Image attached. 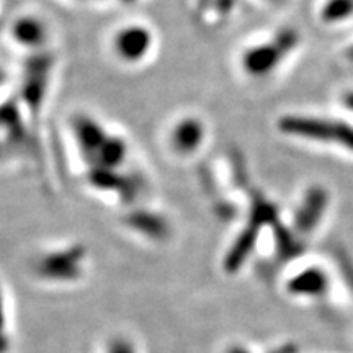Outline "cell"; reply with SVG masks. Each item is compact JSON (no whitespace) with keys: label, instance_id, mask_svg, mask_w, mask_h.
<instances>
[{"label":"cell","instance_id":"obj_1","mask_svg":"<svg viewBox=\"0 0 353 353\" xmlns=\"http://www.w3.org/2000/svg\"><path fill=\"white\" fill-rule=\"evenodd\" d=\"M52 69L54 56L48 51H37L25 59L21 69L20 100L32 117H38L41 113L50 90Z\"/></svg>","mask_w":353,"mask_h":353},{"label":"cell","instance_id":"obj_2","mask_svg":"<svg viewBox=\"0 0 353 353\" xmlns=\"http://www.w3.org/2000/svg\"><path fill=\"white\" fill-rule=\"evenodd\" d=\"M278 130L283 134L294 136V138L337 144L353 151V126L345 125V123L288 114L278 121Z\"/></svg>","mask_w":353,"mask_h":353},{"label":"cell","instance_id":"obj_3","mask_svg":"<svg viewBox=\"0 0 353 353\" xmlns=\"http://www.w3.org/2000/svg\"><path fill=\"white\" fill-rule=\"evenodd\" d=\"M298 41L299 37L294 30H281L268 43L257 44V46L245 50L241 59L242 69L247 76L255 79L268 76L298 46Z\"/></svg>","mask_w":353,"mask_h":353},{"label":"cell","instance_id":"obj_4","mask_svg":"<svg viewBox=\"0 0 353 353\" xmlns=\"http://www.w3.org/2000/svg\"><path fill=\"white\" fill-rule=\"evenodd\" d=\"M87 257L83 245H70L43 255L37 262V275L50 281H74L82 275V267Z\"/></svg>","mask_w":353,"mask_h":353},{"label":"cell","instance_id":"obj_5","mask_svg":"<svg viewBox=\"0 0 353 353\" xmlns=\"http://www.w3.org/2000/svg\"><path fill=\"white\" fill-rule=\"evenodd\" d=\"M113 48L125 63H139L152 48V33L143 25H128L114 34Z\"/></svg>","mask_w":353,"mask_h":353},{"label":"cell","instance_id":"obj_6","mask_svg":"<svg viewBox=\"0 0 353 353\" xmlns=\"http://www.w3.org/2000/svg\"><path fill=\"white\" fill-rule=\"evenodd\" d=\"M88 183L101 192H117L125 203H132L139 193V180L136 176L120 174L114 169L94 165L88 170Z\"/></svg>","mask_w":353,"mask_h":353},{"label":"cell","instance_id":"obj_7","mask_svg":"<svg viewBox=\"0 0 353 353\" xmlns=\"http://www.w3.org/2000/svg\"><path fill=\"white\" fill-rule=\"evenodd\" d=\"M72 131L76 136L77 145L81 148L82 156L87 159L90 164H94L97 154L103 145L105 139L108 138L107 131L101 128L99 121L87 114H76L72 120Z\"/></svg>","mask_w":353,"mask_h":353},{"label":"cell","instance_id":"obj_8","mask_svg":"<svg viewBox=\"0 0 353 353\" xmlns=\"http://www.w3.org/2000/svg\"><path fill=\"white\" fill-rule=\"evenodd\" d=\"M125 224L148 239L162 242L170 237V224L164 216L149 210H132L125 216Z\"/></svg>","mask_w":353,"mask_h":353},{"label":"cell","instance_id":"obj_9","mask_svg":"<svg viewBox=\"0 0 353 353\" xmlns=\"http://www.w3.org/2000/svg\"><path fill=\"white\" fill-rule=\"evenodd\" d=\"M329 276L319 267H307L290 278L286 283V291L294 296L319 298L327 293Z\"/></svg>","mask_w":353,"mask_h":353},{"label":"cell","instance_id":"obj_10","mask_svg":"<svg viewBox=\"0 0 353 353\" xmlns=\"http://www.w3.org/2000/svg\"><path fill=\"white\" fill-rule=\"evenodd\" d=\"M206 131L201 120L195 117H187L180 120L172 131V148L182 156H190L201 148Z\"/></svg>","mask_w":353,"mask_h":353},{"label":"cell","instance_id":"obj_11","mask_svg":"<svg viewBox=\"0 0 353 353\" xmlns=\"http://www.w3.org/2000/svg\"><path fill=\"white\" fill-rule=\"evenodd\" d=\"M0 130L6 132L8 143L15 148H28L30 134L23 114L17 100H7L0 105Z\"/></svg>","mask_w":353,"mask_h":353},{"label":"cell","instance_id":"obj_12","mask_svg":"<svg viewBox=\"0 0 353 353\" xmlns=\"http://www.w3.org/2000/svg\"><path fill=\"white\" fill-rule=\"evenodd\" d=\"M325 205H327V195L322 188H311L304 195V200L294 214V226L299 232L312 231L324 214Z\"/></svg>","mask_w":353,"mask_h":353},{"label":"cell","instance_id":"obj_13","mask_svg":"<svg viewBox=\"0 0 353 353\" xmlns=\"http://www.w3.org/2000/svg\"><path fill=\"white\" fill-rule=\"evenodd\" d=\"M259 232L260 229L257 226H252V224L247 223V226L239 232V236L232 242L231 249L228 250L226 257H224V270L228 273H236L244 267L245 260L250 257L255 245H257Z\"/></svg>","mask_w":353,"mask_h":353},{"label":"cell","instance_id":"obj_14","mask_svg":"<svg viewBox=\"0 0 353 353\" xmlns=\"http://www.w3.org/2000/svg\"><path fill=\"white\" fill-rule=\"evenodd\" d=\"M12 37L21 46L39 50L48 38V28L37 17L25 15L13 21Z\"/></svg>","mask_w":353,"mask_h":353},{"label":"cell","instance_id":"obj_15","mask_svg":"<svg viewBox=\"0 0 353 353\" xmlns=\"http://www.w3.org/2000/svg\"><path fill=\"white\" fill-rule=\"evenodd\" d=\"M128 156V144L126 141L120 138V136H108L105 139L103 145L100 148L99 154H97L95 162L92 167H105V169H114L118 170L125 159Z\"/></svg>","mask_w":353,"mask_h":353},{"label":"cell","instance_id":"obj_16","mask_svg":"<svg viewBox=\"0 0 353 353\" xmlns=\"http://www.w3.org/2000/svg\"><path fill=\"white\" fill-rule=\"evenodd\" d=\"M353 15V0H325L321 8V19L324 23H337Z\"/></svg>","mask_w":353,"mask_h":353},{"label":"cell","instance_id":"obj_17","mask_svg":"<svg viewBox=\"0 0 353 353\" xmlns=\"http://www.w3.org/2000/svg\"><path fill=\"white\" fill-rule=\"evenodd\" d=\"M8 341L6 334V304H3L2 290H0V353L7 350Z\"/></svg>","mask_w":353,"mask_h":353},{"label":"cell","instance_id":"obj_18","mask_svg":"<svg viewBox=\"0 0 353 353\" xmlns=\"http://www.w3.org/2000/svg\"><path fill=\"white\" fill-rule=\"evenodd\" d=\"M108 353H134V348L125 339H114L108 348Z\"/></svg>","mask_w":353,"mask_h":353},{"label":"cell","instance_id":"obj_19","mask_svg":"<svg viewBox=\"0 0 353 353\" xmlns=\"http://www.w3.org/2000/svg\"><path fill=\"white\" fill-rule=\"evenodd\" d=\"M343 107L353 112V92H348L347 95H343Z\"/></svg>","mask_w":353,"mask_h":353},{"label":"cell","instance_id":"obj_20","mask_svg":"<svg viewBox=\"0 0 353 353\" xmlns=\"http://www.w3.org/2000/svg\"><path fill=\"white\" fill-rule=\"evenodd\" d=\"M6 82H7V72L0 68V87H2Z\"/></svg>","mask_w":353,"mask_h":353},{"label":"cell","instance_id":"obj_21","mask_svg":"<svg viewBox=\"0 0 353 353\" xmlns=\"http://www.w3.org/2000/svg\"><path fill=\"white\" fill-rule=\"evenodd\" d=\"M228 353H250V352L245 350V348H242V347H234Z\"/></svg>","mask_w":353,"mask_h":353},{"label":"cell","instance_id":"obj_22","mask_svg":"<svg viewBox=\"0 0 353 353\" xmlns=\"http://www.w3.org/2000/svg\"><path fill=\"white\" fill-rule=\"evenodd\" d=\"M267 2H270V3H281V2H285V0H267Z\"/></svg>","mask_w":353,"mask_h":353},{"label":"cell","instance_id":"obj_23","mask_svg":"<svg viewBox=\"0 0 353 353\" xmlns=\"http://www.w3.org/2000/svg\"><path fill=\"white\" fill-rule=\"evenodd\" d=\"M352 56H353V50H352Z\"/></svg>","mask_w":353,"mask_h":353},{"label":"cell","instance_id":"obj_24","mask_svg":"<svg viewBox=\"0 0 353 353\" xmlns=\"http://www.w3.org/2000/svg\"><path fill=\"white\" fill-rule=\"evenodd\" d=\"M0 154H2V151H0Z\"/></svg>","mask_w":353,"mask_h":353}]
</instances>
